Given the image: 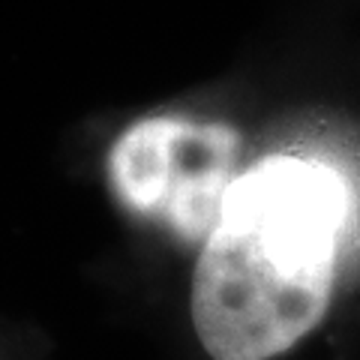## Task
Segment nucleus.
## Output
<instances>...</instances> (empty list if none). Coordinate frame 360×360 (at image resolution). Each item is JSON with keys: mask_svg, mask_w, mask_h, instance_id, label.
Wrapping results in <instances>:
<instances>
[{"mask_svg": "<svg viewBox=\"0 0 360 360\" xmlns=\"http://www.w3.org/2000/svg\"><path fill=\"white\" fill-rule=\"evenodd\" d=\"M345 213V184L324 162L267 156L234 177L189 295L213 360H270L319 328Z\"/></svg>", "mask_w": 360, "mask_h": 360, "instance_id": "1", "label": "nucleus"}, {"mask_svg": "<svg viewBox=\"0 0 360 360\" xmlns=\"http://www.w3.org/2000/svg\"><path fill=\"white\" fill-rule=\"evenodd\" d=\"M240 135L229 123L144 117L108 150L111 193L180 240H207L238 177Z\"/></svg>", "mask_w": 360, "mask_h": 360, "instance_id": "2", "label": "nucleus"}]
</instances>
